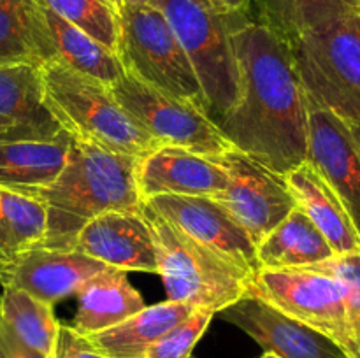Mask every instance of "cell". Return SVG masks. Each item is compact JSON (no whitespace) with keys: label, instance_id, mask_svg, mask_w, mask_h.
Segmentation results:
<instances>
[{"label":"cell","instance_id":"1","mask_svg":"<svg viewBox=\"0 0 360 358\" xmlns=\"http://www.w3.org/2000/svg\"><path fill=\"white\" fill-rule=\"evenodd\" d=\"M239 98L217 121L241 153L278 174L308 157V105L292 46L248 14L232 16Z\"/></svg>","mask_w":360,"mask_h":358},{"label":"cell","instance_id":"2","mask_svg":"<svg viewBox=\"0 0 360 358\" xmlns=\"http://www.w3.org/2000/svg\"><path fill=\"white\" fill-rule=\"evenodd\" d=\"M139 158L112 153L72 139L69 158L58 178L39 192L48 214L44 248L72 249L81 228L108 211L141 213L136 168Z\"/></svg>","mask_w":360,"mask_h":358},{"label":"cell","instance_id":"3","mask_svg":"<svg viewBox=\"0 0 360 358\" xmlns=\"http://www.w3.org/2000/svg\"><path fill=\"white\" fill-rule=\"evenodd\" d=\"M39 69L46 105L72 139L136 158L146 157L162 146L123 111L109 84L76 72L56 60L41 63Z\"/></svg>","mask_w":360,"mask_h":358},{"label":"cell","instance_id":"4","mask_svg":"<svg viewBox=\"0 0 360 358\" xmlns=\"http://www.w3.org/2000/svg\"><path fill=\"white\" fill-rule=\"evenodd\" d=\"M167 300L224 311L246 293L248 274L217 251L190 237L143 202Z\"/></svg>","mask_w":360,"mask_h":358},{"label":"cell","instance_id":"5","mask_svg":"<svg viewBox=\"0 0 360 358\" xmlns=\"http://www.w3.org/2000/svg\"><path fill=\"white\" fill-rule=\"evenodd\" d=\"M306 97L348 125L360 119V13L306 32L294 44Z\"/></svg>","mask_w":360,"mask_h":358},{"label":"cell","instance_id":"6","mask_svg":"<svg viewBox=\"0 0 360 358\" xmlns=\"http://www.w3.org/2000/svg\"><path fill=\"white\" fill-rule=\"evenodd\" d=\"M185 49L214 121L239 98V65L231 39L232 16L202 9L192 0H151Z\"/></svg>","mask_w":360,"mask_h":358},{"label":"cell","instance_id":"7","mask_svg":"<svg viewBox=\"0 0 360 358\" xmlns=\"http://www.w3.org/2000/svg\"><path fill=\"white\" fill-rule=\"evenodd\" d=\"M118 58L125 72L206 111L202 88L192 63L169 21L155 6L123 7L120 14Z\"/></svg>","mask_w":360,"mask_h":358},{"label":"cell","instance_id":"8","mask_svg":"<svg viewBox=\"0 0 360 358\" xmlns=\"http://www.w3.org/2000/svg\"><path fill=\"white\" fill-rule=\"evenodd\" d=\"M245 295L269 302L333 339L348 358H357L348 329L343 286L336 277L311 269H259L246 281Z\"/></svg>","mask_w":360,"mask_h":358},{"label":"cell","instance_id":"9","mask_svg":"<svg viewBox=\"0 0 360 358\" xmlns=\"http://www.w3.org/2000/svg\"><path fill=\"white\" fill-rule=\"evenodd\" d=\"M111 91L123 111L162 146L183 147L202 157H217L232 147L202 107L157 90L130 72H123Z\"/></svg>","mask_w":360,"mask_h":358},{"label":"cell","instance_id":"10","mask_svg":"<svg viewBox=\"0 0 360 358\" xmlns=\"http://www.w3.org/2000/svg\"><path fill=\"white\" fill-rule=\"evenodd\" d=\"M207 158L217 161L227 174V188L211 199L232 214L255 246L297 207L283 174L271 171L236 147Z\"/></svg>","mask_w":360,"mask_h":358},{"label":"cell","instance_id":"11","mask_svg":"<svg viewBox=\"0 0 360 358\" xmlns=\"http://www.w3.org/2000/svg\"><path fill=\"white\" fill-rule=\"evenodd\" d=\"M144 204L248 276L259 270L255 242L232 214L211 197L157 195L146 199Z\"/></svg>","mask_w":360,"mask_h":358},{"label":"cell","instance_id":"12","mask_svg":"<svg viewBox=\"0 0 360 358\" xmlns=\"http://www.w3.org/2000/svg\"><path fill=\"white\" fill-rule=\"evenodd\" d=\"M220 314L252 337L264 351L280 358H348L333 339L290 318L262 298L245 295Z\"/></svg>","mask_w":360,"mask_h":358},{"label":"cell","instance_id":"13","mask_svg":"<svg viewBox=\"0 0 360 358\" xmlns=\"http://www.w3.org/2000/svg\"><path fill=\"white\" fill-rule=\"evenodd\" d=\"M109 267L77 249L37 246L21 253L13 262L0 265V284L2 288L23 290L55 305L79 293L91 277Z\"/></svg>","mask_w":360,"mask_h":358},{"label":"cell","instance_id":"14","mask_svg":"<svg viewBox=\"0 0 360 358\" xmlns=\"http://www.w3.org/2000/svg\"><path fill=\"white\" fill-rule=\"evenodd\" d=\"M308 157L340 195L360 232V150L347 121L306 97Z\"/></svg>","mask_w":360,"mask_h":358},{"label":"cell","instance_id":"15","mask_svg":"<svg viewBox=\"0 0 360 358\" xmlns=\"http://www.w3.org/2000/svg\"><path fill=\"white\" fill-rule=\"evenodd\" d=\"M72 249L115 269L157 274L153 239L141 213L108 211L88 221L74 239Z\"/></svg>","mask_w":360,"mask_h":358},{"label":"cell","instance_id":"16","mask_svg":"<svg viewBox=\"0 0 360 358\" xmlns=\"http://www.w3.org/2000/svg\"><path fill=\"white\" fill-rule=\"evenodd\" d=\"M136 179L143 202L157 195L214 197L227 188V174L217 161L174 146L139 158Z\"/></svg>","mask_w":360,"mask_h":358},{"label":"cell","instance_id":"17","mask_svg":"<svg viewBox=\"0 0 360 358\" xmlns=\"http://www.w3.org/2000/svg\"><path fill=\"white\" fill-rule=\"evenodd\" d=\"M295 206L313 221L333 248L334 255L360 253V232L347 206L333 186L309 161L285 174Z\"/></svg>","mask_w":360,"mask_h":358},{"label":"cell","instance_id":"18","mask_svg":"<svg viewBox=\"0 0 360 358\" xmlns=\"http://www.w3.org/2000/svg\"><path fill=\"white\" fill-rule=\"evenodd\" d=\"M72 137L60 130L49 139H0V186L35 197L63 171Z\"/></svg>","mask_w":360,"mask_h":358},{"label":"cell","instance_id":"19","mask_svg":"<svg viewBox=\"0 0 360 358\" xmlns=\"http://www.w3.org/2000/svg\"><path fill=\"white\" fill-rule=\"evenodd\" d=\"M41 65L0 63V116L23 128L32 139H49L62 130L44 102Z\"/></svg>","mask_w":360,"mask_h":358},{"label":"cell","instance_id":"20","mask_svg":"<svg viewBox=\"0 0 360 358\" xmlns=\"http://www.w3.org/2000/svg\"><path fill=\"white\" fill-rule=\"evenodd\" d=\"M72 326L83 336L108 330L146 307L122 269L102 270L79 290Z\"/></svg>","mask_w":360,"mask_h":358},{"label":"cell","instance_id":"21","mask_svg":"<svg viewBox=\"0 0 360 358\" xmlns=\"http://www.w3.org/2000/svg\"><path fill=\"white\" fill-rule=\"evenodd\" d=\"M195 309L174 300L146 305L125 321L88 336V339L105 358H144L155 340L188 318Z\"/></svg>","mask_w":360,"mask_h":358},{"label":"cell","instance_id":"22","mask_svg":"<svg viewBox=\"0 0 360 358\" xmlns=\"http://www.w3.org/2000/svg\"><path fill=\"white\" fill-rule=\"evenodd\" d=\"M333 256L327 239L299 207L257 244L259 269H304Z\"/></svg>","mask_w":360,"mask_h":358},{"label":"cell","instance_id":"23","mask_svg":"<svg viewBox=\"0 0 360 358\" xmlns=\"http://www.w3.org/2000/svg\"><path fill=\"white\" fill-rule=\"evenodd\" d=\"M41 13L51 44V60H56L76 72L95 77L109 86L123 76L125 69L118 55H115L111 49L102 46L101 42L91 39L90 35L70 25L42 4Z\"/></svg>","mask_w":360,"mask_h":358},{"label":"cell","instance_id":"24","mask_svg":"<svg viewBox=\"0 0 360 358\" xmlns=\"http://www.w3.org/2000/svg\"><path fill=\"white\" fill-rule=\"evenodd\" d=\"M53 58L39 0H0V63Z\"/></svg>","mask_w":360,"mask_h":358},{"label":"cell","instance_id":"25","mask_svg":"<svg viewBox=\"0 0 360 358\" xmlns=\"http://www.w3.org/2000/svg\"><path fill=\"white\" fill-rule=\"evenodd\" d=\"M260 23L294 48L306 32L360 13V0H253Z\"/></svg>","mask_w":360,"mask_h":358},{"label":"cell","instance_id":"26","mask_svg":"<svg viewBox=\"0 0 360 358\" xmlns=\"http://www.w3.org/2000/svg\"><path fill=\"white\" fill-rule=\"evenodd\" d=\"M48 214L41 199L0 186V265L44 242Z\"/></svg>","mask_w":360,"mask_h":358},{"label":"cell","instance_id":"27","mask_svg":"<svg viewBox=\"0 0 360 358\" xmlns=\"http://www.w3.org/2000/svg\"><path fill=\"white\" fill-rule=\"evenodd\" d=\"M0 321L30 350L51 357L60 321L53 305L18 288H4L0 295Z\"/></svg>","mask_w":360,"mask_h":358},{"label":"cell","instance_id":"28","mask_svg":"<svg viewBox=\"0 0 360 358\" xmlns=\"http://www.w3.org/2000/svg\"><path fill=\"white\" fill-rule=\"evenodd\" d=\"M70 25L118 55L120 14L108 0H39Z\"/></svg>","mask_w":360,"mask_h":358},{"label":"cell","instance_id":"29","mask_svg":"<svg viewBox=\"0 0 360 358\" xmlns=\"http://www.w3.org/2000/svg\"><path fill=\"white\" fill-rule=\"evenodd\" d=\"M304 269L319 270L336 277L343 286L345 309H347L348 329L354 340L355 353L360 358V253L350 255H334L333 258L323 260L315 265Z\"/></svg>","mask_w":360,"mask_h":358},{"label":"cell","instance_id":"30","mask_svg":"<svg viewBox=\"0 0 360 358\" xmlns=\"http://www.w3.org/2000/svg\"><path fill=\"white\" fill-rule=\"evenodd\" d=\"M217 314L206 307H197L188 318L155 340L146 351L144 358H190L193 347L204 336L211 319Z\"/></svg>","mask_w":360,"mask_h":358},{"label":"cell","instance_id":"31","mask_svg":"<svg viewBox=\"0 0 360 358\" xmlns=\"http://www.w3.org/2000/svg\"><path fill=\"white\" fill-rule=\"evenodd\" d=\"M51 358H105L90 339L77 332L72 325L60 323L53 344Z\"/></svg>","mask_w":360,"mask_h":358},{"label":"cell","instance_id":"32","mask_svg":"<svg viewBox=\"0 0 360 358\" xmlns=\"http://www.w3.org/2000/svg\"><path fill=\"white\" fill-rule=\"evenodd\" d=\"M0 358H51L21 344L0 321Z\"/></svg>","mask_w":360,"mask_h":358},{"label":"cell","instance_id":"33","mask_svg":"<svg viewBox=\"0 0 360 358\" xmlns=\"http://www.w3.org/2000/svg\"><path fill=\"white\" fill-rule=\"evenodd\" d=\"M202 9L210 11L220 16H232V14H248L253 6V0H192Z\"/></svg>","mask_w":360,"mask_h":358},{"label":"cell","instance_id":"34","mask_svg":"<svg viewBox=\"0 0 360 358\" xmlns=\"http://www.w3.org/2000/svg\"><path fill=\"white\" fill-rule=\"evenodd\" d=\"M2 137H18V139H32L23 128H20L18 125H14L11 119L0 116V139Z\"/></svg>","mask_w":360,"mask_h":358},{"label":"cell","instance_id":"35","mask_svg":"<svg viewBox=\"0 0 360 358\" xmlns=\"http://www.w3.org/2000/svg\"><path fill=\"white\" fill-rule=\"evenodd\" d=\"M348 126H350L352 133H354L355 142H357V146H359V150H360V119H359L357 123H352V125H348Z\"/></svg>","mask_w":360,"mask_h":358},{"label":"cell","instance_id":"36","mask_svg":"<svg viewBox=\"0 0 360 358\" xmlns=\"http://www.w3.org/2000/svg\"><path fill=\"white\" fill-rule=\"evenodd\" d=\"M108 2L111 4V6H112V9H115L116 13H118V14H122L123 7H125V0H108Z\"/></svg>","mask_w":360,"mask_h":358},{"label":"cell","instance_id":"37","mask_svg":"<svg viewBox=\"0 0 360 358\" xmlns=\"http://www.w3.org/2000/svg\"><path fill=\"white\" fill-rule=\"evenodd\" d=\"M144 4H151V0H125V6H144Z\"/></svg>","mask_w":360,"mask_h":358},{"label":"cell","instance_id":"38","mask_svg":"<svg viewBox=\"0 0 360 358\" xmlns=\"http://www.w3.org/2000/svg\"><path fill=\"white\" fill-rule=\"evenodd\" d=\"M260 358H280V357H278V354H274V353H269V351H266V353H264Z\"/></svg>","mask_w":360,"mask_h":358}]
</instances>
